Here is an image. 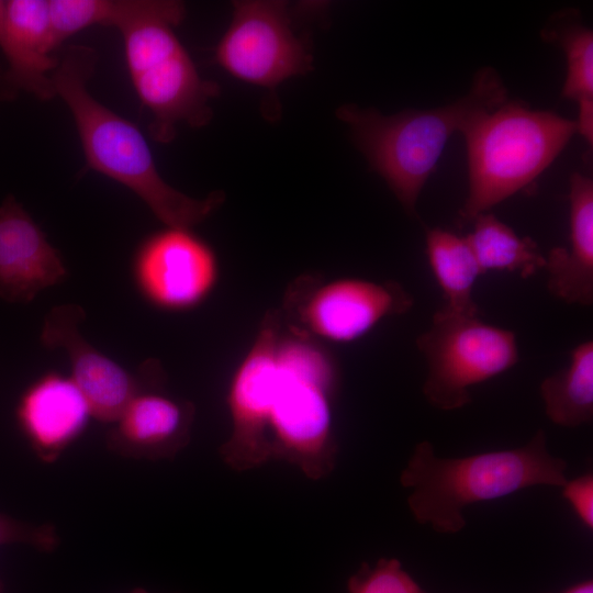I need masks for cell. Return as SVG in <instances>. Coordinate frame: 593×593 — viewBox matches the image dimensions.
<instances>
[{
  "label": "cell",
  "instance_id": "1",
  "mask_svg": "<svg viewBox=\"0 0 593 593\" xmlns=\"http://www.w3.org/2000/svg\"><path fill=\"white\" fill-rule=\"evenodd\" d=\"M97 61L93 48L71 45L51 75L72 114L88 168L132 190L166 226L192 228L205 221L223 204L224 192L197 199L165 181L141 130L88 91Z\"/></svg>",
  "mask_w": 593,
  "mask_h": 593
},
{
  "label": "cell",
  "instance_id": "2",
  "mask_svg": "<svg viewBox=\"0 0 593 593\" xmlns=\"http://www.w3.org/2000/svg\"><path fill=\"white\" fill-rule=\"evenodd\" d=\"M568 463L553 456L544 429L525 445L465 457H440L428 440L417 443L401 472L414 519L443 535L466 526L463 510L532 486L561 488Z\"/></svg>",
  "mask_w": 593,
  "mask_h": 593
},
{
  "label": "cell",
  "instance_id": "3",
  "mask_svg": "<svg viewBox=\"0 0 593 593\" xmlns=\"http://www.w3.org/2000/svg\"><path fill=\"white\" fill-rule=\"evenodd\" d=\"M507 99V90L492 67L481 68L467 94L440 108L404 110L384 115L374 109L344 104L337 118L370 167L387 182L410 215L450 136L462 133Z\"/></svg>",
  "mask_w": 593,
  "mask_h": 593
},
{
  "label": "cell",
  "instance_id": "4",
  "mask_svg": "<svg viewBox=\"0 0 593 593\" xmlns=\"http://www.w3.org/2000/svg\"><path fill=\"white\" fill-rule=\"evenodd\" d=\"M575 133V121L510 100L470 124L461 133L469 169L462 221H472L533 183Z\"/></svg>",
  "mask_w": 593,
  "mask_h": 593
},
{
  "label": "cell",
  "instance_id": "5",
  "mask_svg": "<svg viewBox=\"0 0 593 593\" xmlns=\"http://www.w3.org/2000/svg\"><path fill=\"white\" fill-rule=\"evenodd\" d=\"M186 15L184 4L171 1L160 13L122 30L126 67L137 98L152 114L150 136L167 144L176 126H205L212 119L216 82L203 79L174 29Z\"/></svg>",
  "mask_w": 593,
  "mask_h": 593
},
{
  "label": "cell",
  "instance_id": "6",
  "mask_svg": "<svg viewBox=\"0 0 593 593\" xmlns=\"http://www.w3.org/2000/svg\"><path fill=\"white\" fill-rule=\"evenodd\" d=\"M279 378L271 413L272 459H283L320 480L335 468L333 395L337 370L313 339L294 334L278 346Z\"/></svg>",
  "mask_w": 593,
  "mask_h": 593
},
{
  "label": "cell",
  "instance_id": "7",
  "mask_svg": "<svg viewBox=\"0 0 593 593\" xmlns=\"http://www.w3.org/2000/svg\"><path fill=\"white\" fill-rule=\"evenodd\" d=\"M427 373L422 391L440 411L471 402L473 385L495 378L519 360L516 335L506 328L467 316L435 312L428 329L416 338Z\"/></svg>",
  "mask_w": 593,
  "mask_h": 593
},
{
  "label": "cell",
  "instance_id": "8",
  "mask_svg": "<svg viewBox=\"0 0 593 593\" xmlns=\"http://www.w3.org/2000/svg\"><path fill=\"white\" fill-rule=\"evenodd\" d=\"M414 299L395 281L344 277L295 280L287 294L294 334L335 344L356 342L384 318L410 311Z\"/></svg>",
  "mask_w": 593,
  "mask_h": 593
},
{
  "label": "cell",
  "instance_id": "9",
  "mask_svg": "<svg viewBox=\"0 0 593 593\" xmlns=\"http://www.w3.org/2000/svg\"><path fill=\"white\" fill-rule=\"evenodd\" d=\"M215 63L250 85L275 89L307 74L313 57L299 38L282 1H235L232 21L215 47Z\"/></svg>",
  "mask_w": 593,
  "mask_h": 593
},
{
  "label": "cell",
  "instance_id": "10",
  "mask_svg": "<svg viewBox=\"0 0 593 593\" xmlns=\"http://www.w3.org/2000/svg\"><path fill=\"white\" fill-rule=\"evenodd\" d=\"M280 339L281 315L271 310L264 316L230 382L227 405L232 432L220 447V456L237 472L272 459L270 423L279 378Z\"/></svg>",
  "mask_w": 593,
  "mask_h": 593
},
{
  "label": "cell",
  "instance_id": "11",
  "mask_svg": "<svg viewBox=\"0 0 593 593\" xmlns=\"http://www.w3.org/2000/svg\"><path fill=\"white\" fill-rule=\"evenodd\" d=\"M85 316L78 304L52 307L44 318L40 339L46 348L67 354L70 379L86 400L91 416L114 423L135 398L159 391L165 374L156 360H147L136 372H131L100 353L80 333Z\"/></svg>",
  "mask_w": 593,
  "mask_h": 593
},
{
  "label": "cell",
  "instance_id": "12",
  "mask_svg": "<svg viewBox=\"0 0 593 593\" xmlns=\"http://www.w3.org/2000/svg\"><path fill=\"white\" fill-rule=\"evenodd\" d=\"M139 282L157 305L186 310L202 302L219 279L212 247L191 228L169 227L149 236L137 256Z\"/></svg>",
  "mask_w": 593,
  "mask_h": 593
},
{
  "label": "cell",
  "instance_id": "13",
  "mask_svg": "<svg viewBox=\"0 0 593 593\" xmlns=\"http://www.w3.org/2000/svg\"><path fill=\"white\" fill-rule=\"evenodd\" d=\"M66 276L58 250L15 198L7 197L0 205V296L25 304Z\"/></svg>",
  "mask_w": 593,
  "mask_h": 593
},
{
  "label": "cell",
  "instance_id": "14",
  "mask_svg": "<svg viewBox=\"0 0 593 593\" xmlns=\"http://www.w3.org/2000/svg\"><path fill=\"white\" fill-rule=\"evenodd\" d=\"M195 407L192 402L159 391L135 398L105 435L112 452L133 459H172L191 439Z\"/></svg>",
  "mask_w": 593,
  "mask_h": 593
},
{
  "label": "cell",
  "instance_id": "15",
  "mask_svg": "<svg viewBox=\"0 0 593 593\" xmlns=\"http://www.w3.org/2000/svg\"><path fill=\"white\" fill-rule=\"evenodd\" d=\"M91 416L71 379L48 374L22 394L16 406L19 426L40 460L55 462L82 434Z\"/></svg>",
  "mask_w": 593,
  "mask_h": 593
},
{
  "label": "cell",
  "instance_id": "16",
  "mask_svg": "<svg viewBox=\"0 0 593 593\" xmlns=\"http://www.w3.org/2000/svg\"><path fill=\"white\" fill-rule=\"evenodd\" d=\"M569 247L552 248L546 256L550 293L568 304L593 303V181L573 172L570 177Z\"/></svg>",
  "mask_w": 593,
  "mask_h": 593
},
{
  "label": "cell",
  "instance_id": "17",
  "mask_svg": "<svg viewBox=\"0 0 593 593\" xmlns=\"http://www.w3.org/2000/svg\"><path fill=\"white\" fill-rule=\"evenodd\" d=\"M426 255L443 293L444 304L438 310L478 316L473 289L482 275L466 236L439 227L430 228L426 232Z\"/></svg>",
  "mask_w": 593,
  "mask_h": 593
},
{
  "label": "cell",
  "instance_id": "18",
  "mask_svg": "<svg viewBox=\"0 0 593 593\" xmlns=\"http://www.w3.org/2000/svg\"><path fill=\"white\" fill-rule=\"evenodd\" d=\"M539 393L551 423L567 428L590 423L593 418V342L578 344L568 363L541 381Z\"/></svg>",
  "mask_w": 593,
  "mask_h": 593
},
{
  "label": "cell",
  "instance_id": "19",
  "mask_svg": "<svg viewBox=\"0 0 593 593\" xmlns=\"http://www.w3.org/2000/svg\"><path fill=\"white\" fill-rule=\"evenodd\" d=\"M472 222L473 230L466 239L481 275L500 271L529 278L544 270L546 256L535 240L518 236L508 225L489 212L477 215Z\"/></svg>",
  "mask_w": 593,
  "mask_h": 593
},
{
  "label": "cell",
  "instance_id": "20",
  "mask_svg": "<svg viewBox=\"0 0 593 593\" xmlns=\"http://www.w3.org/2000/svg\"><path fill=\"white\" fill-rule=\"evenodd\" d=\"M546 41L558 43L567 57L562 96L578 103L577 133L593 144V33L581 23L560 15L542 31Z\"/></svg>",
  "mask_w": 593,
  "mask_h": 593
},
{
  "label": "cell",
  "instance_id": "21",
  "mask_svg": "<svg viewBox=\"0 0 593 593\" xmlns=\"http://www.w3.org/2000/svg\"><path fill=\"white\" fill-rule=\"evenodd\" d=\"M171 0H48L55 47L91 26H114L120 32L142 19L166 10Z\"/></svg>",
  "mask_w": 593,
  "mask_h": 593
},
{
  "label": "cell",
  "instance_id": "22",
  "mask_svg": "<svg viewBox=\"0 0 593 593\" xmlns=\"http://www.w3.org/2000/svg\"><path fill=\"white\" fill-rule=\"evenodd\" d=\"M4 27L10 38L25 54L51 57L53 40L48 0H9L4 2Z\"/></svg>",
  "mask_w": 593,
  "mask_h": 593
},
{
  "label": "cell",
  "instance_id": "23",
  "mask_svg": "<svg viewBox=\"0 0 593 593\" xmlns=\"http://www.w3.org/2000/svg\"><path fill=\"white\" fill-rule=\"evenodd\" d=\"M4 1H0V48L4 54L7 76L14 87L33 94L41 101H48L56 96L51 75L59 60L53 56L46 59L31 58L21 53L10 41L3 21Z\"/></svg>",
  "mask_w": 593,
  "mask_h": 593
},
{
  "label": "cell",
  "instance_id": "24",
  "mask_svg": "<svg viewBox=\"0 0 593 593\" xmlns=\"http://www.w3.org/2000/svg\"><path fill=\"white\" fill-rule=\"evenodd\" d=\"M348 593H427L395 558L362 562L347 581Z\"/></svg>",
  "mask_w": 593,
  "mask_h": 593
},
{
  "label": "cell",
  "instance_id": "25",
  "mask_svg": "<svg viewBox=\"0 0 593 593\" xmlns=\"http://www.w3.org/2000/svg\"><path fill=\"white\" fill-rule=\"evenodd\" d=\"M59 542L54 525L30 524L0 513V546L23 544L43 552H52Z\"/></svg>",
  "mask_w": 593,
  "mask_h": 593
},
{
  "label": "cell",
  "instance_id": "26",
  "mask_svg": "<svg viewBox=\"0 0 593 593\" xmlns=\"http://www.w3.org/2000/svg\"><path fill=\"white\" fill-rule=\"evenodd\" d=\"M562 497L590 530L593 529V474L585 472L564 482L560 488Z\"/></svg>",
  "mask_w": 593,
  "mask_h": 593
},
{
  "label": "cell",
  "instance_id": "27",
  "mask_svg": "<svg viewBox=\"0 0 593 593\" xmlns=\"http://www.w3.org/2000/svg\"><path fill=\"white\" fill-rule=\"evenodd\" d=\"M19 90L10 81L7 70L0 67V101H9L15 98Z\"/></svg>",
  "mask_w": 593,
  "mask_h": 593
},
{
  "label": "cell",
  "instance_id": "28",
  "mask_svg": "<svg viewBox=\"0 0 593 593\" xmlns=\"http://www.w3.org/2000/svg\"><path fill=\"white\" fill-rule=\"evenodd\" d=\"M560 593H593V581L591 579L578 582Z\"/></svg>",
  "mask_w": 593,
  "mask_h": 593
},
{
  "label": "cell",
  "instance_id": "29",
  "mask_svg": "<svg viewBox=\"0 0 593 593\" xmlns=\"http://www.w3.org/2000/svg\"><path fill=\"white\" fill-rule=\"evenodd\" d=\"M130 593H148V592L142 588H137V589L132 590Z\"/></svg>",
  "mask_w": 593,
  "mask_h": 593
},
{
  "label": "cell",
  "instance_id": "30",
  "mask_svg": "<svg viewBox=\"0 0 593 593\" xmlns=\"http://www.w3.org/2000/svg\"><path fill=\"white\" fill-rule=\"evenodd\" d=\"M0 593H3V586H2L1 581H0Z\"/></svg>",
  "mask_w": 593,
  "mask_h": 593
}]
</instances>
